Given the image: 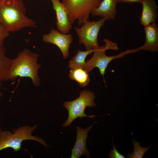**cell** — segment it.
<instances>
[{"mask_svg":"<svg viewBox=\"0 0 158 158\" xmlns=\"http://www.w3.org/2000/svg\"><path fill=\"white\" fill-rule=\"evenodd\" d=\"M26 13L23 0L0 3V22L9 32L36 27L35 22L28 17Z\"/></svg>","mask_w":158,"mask_h":158,"instance_id":"1","label":"cell"},{"mask_svg":"<svg viewBox=\"0 0 158 158\" xmlns=\"http://www.w3.org/2000/svg\"><path fill=\"white\" fill-rule=\"evenodd\" d=\"M39 56L37 54L28 49L20 52L12 59L9 80H15L18 77H28L34 86H39L40 80L38 73L41 66L37 62Z\"/></svg>","mask_w":158,"mask_h":158,"instance_id":"2","label":"cell"},{"mask_svg":"<svg viewBox=\"0 0 158 158\" xmlns=\"http://www.w3.org/2000/svg\"><path fill=\"white\" fill-rule=\"evenodd\" d=\"M105 44L94 49L93 54L91 58L85 62L83 68L89 73L95 67L98 68L100 73L104 79L106 70L109 63L113 60L123 57L127 54L136 53L142 50L141 46L136 49H127L117 55L108 56L106 54L108 50H117L118 49V44L106 39L103 40Z\"/></svg>","mask_w":158,"mask_h":158,"instance_id":"3","label":"cell"},{"mask_svg":"<svg viewBox=\"0 0 158 158\" xmlns=\"http://www.w3.org/2000/svg\"><path fill=\"white\" fill-rule=\"evenodd\" d=\"M37 127V124L26 125L13 129L12 132L9 130H2L0 135V151L8 148L18 151L21 148L22 142L27 140L36 141L45 147H48V145L43 139L33 135Z\"/></svg>","mask_w":158,"mask_h":158,"instance_id":"4","label":"cell"},{"mask_svg":"<svg viewBox=\"0 0 158 158\" xmlns=\"http://www.w3.org/2000/svg\"><path fill=\"white\" fill-rule=\"evenodd\" d=\"M95 95L92 91L84 90L81 91L79 96L75 99L69 102L65 101L63 105L68 112L67 120L63 123L62 126H69L76 118H82L87 117L93 119L95 115L89 116L85 113L84 111L87 107H92L96 106L95 102Z\"/></svg>","mask_w":158,"mask_h":158,"instance_id":"5","label":"cell"},{"mask_svg":"<svg viewBox=\"0 0 158 158\" xmlns=\"http://www.w3.org/2000/svg\"><path fill=\"white\" fill-rule=\"evenodd\" d=\"M102 0H62L61 2L67 10L71 23L77 20L80 25L89 20L90 14Z\"/></svg>","mask_w":158,"mask_h":158,"instance_id":"6","label":"cell"},{"mask_svg":"<svg viewBox=\"0 0 158 158\" xmlns=\"http://www.w3.org/2000/svg\"><path fill=\"white\" fill-rule=\"evenodd\" d=\"M106 20L102 18L97 21L85 22L80 28L75 27L79 38V43L83 44L86 50L94 49L99 46L98 41L99 33Z\"/></svg>","mask_w":158,"mask_h":158,"instance_id":"7","label":"cell"},{"mask_svg":"<svg viewBox=\"0 0 158 158\" xmlns=\"http://www.w3.org/2000/svg\"><path fill=\"white\" fill-rule=\"evenodd\" d=\"M42 40L45 43L57 46L62 52L64 59L68 56L69 47L73 40L72 35L63 34L52 28L49 33L43 35Z\"/></svg>","mask_w":158,"mask_h":158,"instance_id":"8","label":"cell"},{"mask_svg":"<svg viewBox=\"0 0 158 158\" xmlns=\"http://www.w3.org/2000/svg\"><path fill=\"white\" fill-rule=\"evenodd\" d=\"M93 125V124L85 129L79 126L76 127V138L72 150L71 158H78L83 155L86 156L87 158L91 157L90 152L86 147V142L88 133Z\"/></svg>","mask_w":158,"mask_h":158,"instance_id":"9","label":"cell"},{"mask_svg":"<svg viewBox=\"0 0 158 158\" xmlns=\"http://www.w3.org/2000/svg\"><path fill=\"white\" fill-rule=\"evenodd\" d=\"M53 9L56 16V25L57 29L61 33L67 34L71 29L72 25L70 23L67 10L59 0H51Z\"/></svg>","mask_w":158,"mask_h":158,"instance_id":"10","label":"cell"},{"mask_svg":"<svg viewBox=\"0 0 158 158\" xmlns=\"http://www.w3.org/2000/svg\"><path fill=\"white\" fill-rule=\"evenodd\" d=\"M140 23L144 27L152 23H156L158 18L157 6L155 0H143Z\"/></svg>","mask_w":158,"mask_h":158,"instance_id":"11","label":"cell"},{"mask_svg":"<svg viewBox=\"0 0 158 158\" xmlns=\"http://www.w3.org/2000/svg\"><path fill=\"white\" fill-rule=\"evenodd\" d=\"M145 42L142 46V50L151 52L158 51V25L152 23L144 27Z\"/></svg>","mask_w":158,"mask_h":158,"instance_id":"12","label":"cell"},{"mask_svg":"<svg viewBox=\"0 0 158 158\" xmlns=\"http://www.w3.org/2000/svg\"><path fill=\"white\" fill-rule=\"evenodd\" d=\"M117 0H102L99 6L91 13L93 16H99L106 20L114 19L117 13Z\"/></svg>","mask_w":158,"mask_h":158,"instance_id":"13","label":"cell"},{"mask_svg":"<svg viewBox=\"0 0 158 158\" xmlns=\"http://www.w3.org/2000/svg\"><path fill=\"white\" fill-rule=\"evenodd\" d=\"M11 60L6 56L3 44H0V82L9 80Z\"/></svg>","mask_w":158,"mask_h":158,"instance_id":"14","label":"cell"},{"mask_svg":"<svg viewBox=\"0 0 158 158\" xmlns=\"http://www.w3.org/2000/svg\"><path fill=\"white\" fill-rule=\"evenodd\" d=\"M69 78L70 79L78 82L81 87H84L87 86L89 84L90 80L88 73L81 68L71 69Z\"/></svg>","mask_w":158,"mask_h":158,"instance_id":"15","label":"cell"},{"mask_svg":"<svg viewBox=\"0 0 158 158\" xmlns=\"http://www.w3.org/2000/svg\"><path fill=\"white\" fill-rule=\"evenodd\" d=\"M94 51V49H93L84 51L78 49L75 55L69 61L68 67L70 69L75 68H83L85 64V61L87 56Z\"/></svg>","mask_w":158,"mask_h":158,"instance_id":"16","label":"cell"},{"mask_svg":"<svg viewBox=\"0 0 158 158\" xmlns=\"http://www.w3.org/2000/svg\"><path fill=\"white\" fill-rule=\"evenodd\" d=\"M133 152L127 155V157L128 158H142L145 153L152 146L151 145L148 147H143L140 146V142L135 140L133 138Z\"/></svg>","mask_w":158,"mask_h":158,"instance_id":"17","label":"cell"},{"mask_svg":"<svg viewBox=\"0 0 158 158\" xmlns=\"http://www.w3.org/2000/svg\"><path fill=\"white\" fill-rule=\"evenodd\" d=\"M8 32L0 22V44H3L5 39L9 35Z\"/></svg>","mask_w":158,"mask_h":158,"instance_id":"18","label":"cell"},{"mask_svg":"<svg viewBox=\"0 0 158 158\" xmlns=\"http://www.w3.org/2000/svg\"><path fill=\"white\" fill-rule=\"evenodd\" d=\"M113 149L111 150L109 154V156L110 158H125V157L121 154L116 149L113 141Z\"/></svg>","mask_w":158,"mask_h":158,"instance_id":"19","label":"cell"},{"mask_svg":"<svg viewBox=\"0 0 158 158\" xmlns=\"http://www.w3.org/2000/svg\"><path fill=\"white\" fill-rule=\"evenodd\" d=\"M143 0H117V2L133 3H141Z\"/></svg>","mask_w":158,"mask_h":158,"instance_id":"20","label":"cell"},{"mask_svg":"<svg viewBox=\"0 0 158 158\" xmlns=\"http://www.w3.org/2000/svg\"><path fill=\"white\" fill-rule=\"evenodd\" d=\"M15 0H0V3H10Z\"/></svg>","mask_w":158,"mask_h":158,"instance_id":"21","label":"cell"},{"mask_svg":"<svg viewBox=\"0 0 158 158\" xmlns=\"http://www.w3.org/2000/svg\"><path fill=\"white\" fill-rule=\"evenodd\" d=\"M1 82H0V87L1 86ZM1 96H2V93L0 91V99L1 98Z\"/></svg>","mask_w":158,"mask_h":158,"instance_id":"22","label":"cell"},{"mask_svg":"<svg viewBox=\"0 0 158 158\" xmlns=\"http://www.w3.org/2000/svg\"><path fill=\"white\" fill-rule=\"evenodd\" d=\"M1 131H2V130H1V126H0V135L1 134Z\"/></svg>","mask_w":158,"mask_h":158,"instance_id":"23","label":"cell"}]
</instances>
